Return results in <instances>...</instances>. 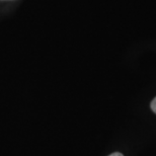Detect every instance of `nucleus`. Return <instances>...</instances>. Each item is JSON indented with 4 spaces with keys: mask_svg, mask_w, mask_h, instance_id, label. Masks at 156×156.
<instances>
[{
    "mask_svg": "<svg viewBox=\"0 0 156 156\" xmlns=\"http://www.w3.org/2000/svg\"><path fill=\"white\" fill-rule=\"evenodd\" d=\"M108 156H124V155L122 154V153H119V152H115V153L108 155Z\"/></svg>",
    "mask_w": 156,
    "mask_h": 156,
    "instance_id": "f03ea898",
    "label": "nucleus"
},
{
    "mask_svg": "<svg viewBox=\"0 0 156 156\" xmlns=\"http://www.w3.org/2000/svg\"><path fill=\"white\" fill-rule=\"evenodd\" d=\"M151 108H152V111L156 114V98L151 101Z\"/></svg>",
    "mask_w": 156,
    "mask_h": 156,
    "instance_id": "f257e3e1",
    "label": "nucleus"
}]
</instances>
